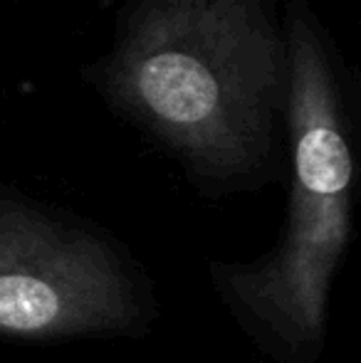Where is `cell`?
<instances>
[{"label":"cell","mask_w":361,"mask_h":363,"mask_svg":"<svg viewBox=\"0 0 361 363\" xmlns=\"http://www.w3.org/2000/svg\"><path fill=\"white\" fill-rule=\"evenodd\" d=\"M82 79L203 183L265 173L284 139L279 0H126Z\"/></svg>","instance_id":"cell-1"},{"label":"cell","mask_w":361,"mask_h":363,"mask_svg":"<svg viewBox=\"0 0 361 363\" xmlns=\"http://www.w3.org/2000/svg\"><path fill=\"white\" fill-rule=\"evenodd\" d=\"M289 211L277 252L233 282L243 304L289 344L322 336L332 274L349 240L357 181L359 79L309 0L282 3Z\"/></svg>","instance_id":"cell-2"},{"label":"cell","mask_w":361,"mask_h":363,"mask_svg":"<svg viewBox=\"0 0 361 363\" xmlns=\"http://www.w3.org/2000/svg\"><path fill=\"white\" fill-rule=\"evenodd\" d=\"M126 279L96 240L0 196V336L62 339L131 319Z\"/></svg>","instance_id":"cell-3"},{"label":"cell","mask_w":361,"mask_h":363,"mask_svg":"<svg viewBox=\"0 0 361 363\" xmlns=\"http://www.w3.org/2000/svg\"><path fill=\"white\" fill-rule=\"evenodd\" d=\"M0 77H3V62H0ZM0 94H3V91H0Z\"/></svg>","instance_id":"cell-4"},{"label":"cell","mask_w":361,"mask_h":363,"mask_svg":"<svg viewBox=\"0 0 361 363\" xmlns=\"http://www.w3.org/2000/svg\"><path fill=\"white\" fill-rule=\"evenodd\" d=\"M5 3H15V0H5Z\"/></svg>","instance_id":"cell-5"}]
</instances>
